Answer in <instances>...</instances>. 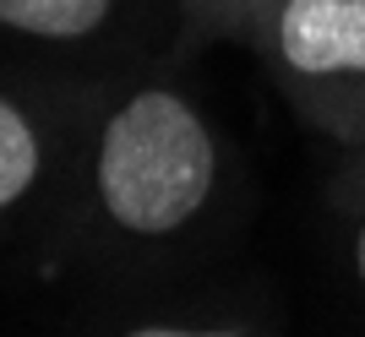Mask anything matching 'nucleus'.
Here are the masks:
<instances>
[{"label":"nucleus","instance_id":"f257e3e1","mask_svg":"<svg viewBox=\"0 0 365 337\" xmlns=\"http://www.w3.org/2000/svg\"><path fill=\"white\" fill-rule=\"evenodd\" d=\"M224 191V147L207 109L175 82H131L93 114L82 213L115 250H164L207 223Z\"/></svg>","mask_w":365,"mask_h":337},{"label":"nucleus","instance_id":"f03ea898","mask_svg":"<svg viewBox=\"0 0 365 337\" xmlns=\"http://www.w3.org/2000/svg\"><path fill=\"white\" fill-rule=\"evenodd\" d=\"M257 38L305 120L365 141V0H273Z\"/></svg>","mask_w":365,"mask_h":337},{"label":"nucleus","instance_id":"7ed1b4c3","mask_svg":"<svg viewBox=\"0 0 365 337\" xmlns=\"http://www.w3.org/2000/svg\"><path fill=\"white\" fill-rule=\"evenodd\" d=\"M137 16L142 0H0V38L33 55H98Z\"/></svg>","mask_w":365,"mask_h":337},{"label":"nucleus","instance_id":"20e7f679","mask_svg":"<svg viewBox=\"0 0 365 337\" xmlns=\"http://www.w3.org/2000/svg\"><path fill=\"white\" fill-rule=\"evenodd\" d=\"M55 153H61V137L49 109L16 87H0V229L49 191Z\"/></svg>","mask_w":365,"mask_h":337},{"label":"nucleus","instance_id":"39448f33","mask_svg":"<svg viewBox=\"0 0 365 337\" xmlns=\"http://www.w3.org/2000/svg\"><path fill=\"white\" fill-rule=\"evenodd\" d=\"M197 28L207 33H235V38H257L262 16H267V6L273 0H175Z\"/></svg>","mask_w":365,"mask_h":337},{"label":"nucleus","instance_id":"423d86ee","mask_svg":"<svg viewBox=\"0 0 365 337\" xmlns=\"http://www.w3.org/2000/svg\"><path fill=\"white\" fill-rule=\"evenodd\" d=\"M115 337H245L235 332V326H175V321H137V326H125V332Z\"/></svg>","mask_w":365,"mask_h":337},{"label":"nucleus","instance_id":"0eeeda50","mask_svg":"<svg viewBox=\"0 0 365 337\" xmlns=\"http://www.w3.org/2000/svg\"><path fill=\"white\" fill-rule=\"evenodd\" d=\"M349 256H354V283H360V294H365V201H360V213H354V234H349Z\"/></svg>","mask_w":365,"mask_h":337}]
</instances>
